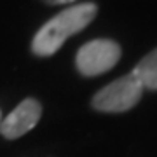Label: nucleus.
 <instances>
[{"label": "nucleus", "instance_id": "1", "mask_svg": "<svg viewBox=\"0 0 157 157\" xmlns=\"http://www.w3.org/2000/svg\"><path fill=\"white\" fill-rule=\"evenodd\" d=\"M98 14V6L93 2H82L68 7L49 21L35 33L32 40V52L35 56L47 58L59 51L65 40L82 32Z\"/></svg>", "mask_w": 157, "mask_h": 157}, {"label": "nucleus", "instance_id": "2", "mask_svg": "<svg viewBox=\"0 0 157 157\" xmlns=\"http://www.w3.org/2000/svg\"><path fill=\"white\" fill-rule=\"evenodd\" d=\"M143 94V87L133 73L117 78L98 91L93 98V107L98 112L119 113L133 108L140 101Z\"/></svg>", "mask_w": 157, "mask_h": 157}, {"label": "nucleus", "instance_id": "3", "mask_svg": "<svg viewBox=\"0 0 157 157\" xmlns=\"http://www.w3.org/2000/svg\"><path fill=\"white\" fill-rule=\"evenodd\" d=\"M121 47L108 39H96L84 44L77 52L75 65L84 77H96L112 70L119 63Z\"/></svg>", "mask_w": 157, "mask_h": 157}, {"label": "nucleus", "instance_id": "4", "mask_svg": "<svg viewBox=\"0 0 157 157\" xmlns=\"http://www.w3.org/2000/svg\"><path fill=\"white\" fill-rule=\"evenodd\" d=\"M42 115V105L33 98H26L0 122V133L7 140H16L37 126Z\"/></svg>", "mask_w": 157, "mask_h": 157}, {"label": "nucleus", "instance_id": "5", "mask_svg": "<svg viewBox=\"0 0 157 157\" xmlns=\"http://www.w3.org/2000/svg\"><path fill=\"white\" fill-rule=\"evenodd\" d=\"M131 73L138 78L143 89L157 91V49L150 51Z\"/></svg>", "mask_w": 157, "mask_h": 157}, {"label": "nucleus", "instance_id": "6", "mask_svg": "<svg viewBox=\"0 0 157 157\" xmlns=\"http://www.w3.org/2000/svg\"><path fill=\"white\" fill-rule=\"evenodd\" d=\"M45 4H49V6H59V4H72L75 0H42Z\"/></svg>", "mask_w": 157, "mask_h": 157}]
</instances>
